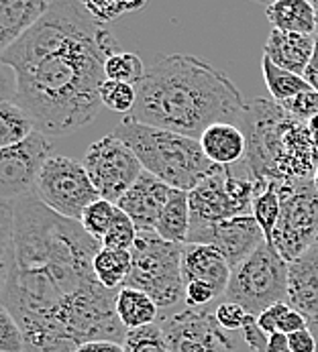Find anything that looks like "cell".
<instances>
[{"mask_svg":"<svg viewBox=\"0 0 318 352\" xmlns=\"http://www.w3.org/2000/svg\"><path fill=\"white\" fill-rule=\"evenodd\" d=\"M133 254L131 251H114V249H100L94 258V273L98 281L106 289L120 292L131 275Z\"/></svg>","mask_w":318,"mask_h":352,"instance_id":"24","label":"cell"},{"mask_svg":"<svg viewBox=\"0 0 318 352\" xmlns=\"http://www.w3.org/2000/svg\"><path fill=\"white\" fill-rule=\"evenodd\" d=\"M315 188L318 190V169H317V173H315Z\"/></svg>","mask_w":318,"mask_h":352,"instance_id":"48","label":"cell"},{"mask_svg":"<svg viewBox=\"0 0 318 352\" xmlns=\"http://www.w3.org/2000/svg\"><path fill=\"white\" fill-rule=\"evenodd\" d=\"M137 226L133 224V220L116 206V214L114 220L103 239V247L105 249H114V251H133L135 241H137Z\"/></svg>","mask_w":318,"mask_h":352,"instance_id":"29","label":"cell"},{"mask_svg":"<svg viewBox=\"0 0 318 352\" xmlns=\"http://www.w3.org/2000/svg\"><path fill=\"white\" fill-rule=\"evenodd\" d=\"M82 4L103 25L112 23V21H118V19H123L129 12L145 8V2H118V0H114V2H106V0H100V2H82Z\"/></svg>","mask_w":318,"mask_h":352,"instance_id":"33","label":"cell"},{"mask_svg":"<svg viewBox=\"0 0 318 352\" xmlns=\"http://www.w3.org/2000/svg\"><path fill=\"white\" fill-rule=\"evenodd\" d=\"M312 247H318V234H317V241H315V245Z\"/></svg>","mask_w":318,"mask_h":352,"instance_id":"49","label":"cell"},{"mask_svg":"<svg viewBox=\"0 0 318 352\" xmlns=\"http://www.w3.org/2000/svg\"><path fill=\"white\" fill-rule=\"evenodd\" d=\"M290 338V346L292 352H317L318 342L315 332L310 328H304L300 332H294L288 336Z\"/></svg>","mask_w":318,"mask_h":352,"instance_id":"41","label":"cell"},{"mask_svg":"<svg viewBox=\"0 0 318 352\" xmlns=\"http://www.w3.org/2000/svg\"><path fill=\"white\" fill-rule=\"evenodd\" d=\"M103 243L76 220L27 194L2 201V305L25 336V352H74L88 342L123 344L116 294L94 273Z\"/></svg>","mask_w":318,"mask_h":352,"instance_id":"1","label":"cell"},{"mask_svg":"<svg viewBox=\"0 0 318 352\" xmlns=\"http://www.w3.org/2000/svg\"><path fill=\"white\" fill-rule=\"evenodd\" d=\"M131 254L133 267L125 287L147 294L159 309L184 300V245L163 241L156 230H141Z\"/></svg>","mask_w":318,"mask_h":352,"instance_id":"6","label":"cell"},{"mask_svg":"<svg viewBox=\"0 0 318 352\" xmlns=\"http://www.w3.org/2000/svg\"><path fill=\"white\" fill-rule=\"evenodd\" d=\"M100 100H103V106L110 108L112 112L129 116L137 102V88L123 84V82L106 80L100 88Z\"/></svg>","mask_w":318,"mask_h":352,"instance_id":"32","label":"cell"},{"mask_svg":"<svg viewBox=\"0 0 318 352\" xmlns=\"http://www.w3.org/2000/svg\"><path fill=\"white\" fill-rule=\"evenodd\" d=\"M282 201L279 190L273 182H255V200H253V216L259 222L265 234V241L271 245V236L275 230V224L279 220Z\"/></svg>","mask_w":318,"mask_h":352,"instance_id":"27","label":"cell"},{"mask_svg":"<svg viewBox=\"0 0 318 352\" xmlns=\"http://www.w3.org/2000/svg\"><path fill=\"white\" fill-rule=\"evenodd\" d=\"M35 194L53 212L76 222L82 220L88 206L100 200L84 163L63 155H55L45 163Z\"/></svg>","mask_w":318,"mask_h":352,"instance_id":"9","label":"cell"},{"mask_svg":"<svg viewBox=\"0 0 318 352\" xmlns=\"http://www.w3.org/2000/svg\"><path fill=\"white\" fill-rule=\"evenodd\" d=\"M279 106H282L284 110H288L290 114H294L298 120L308 122L310 118L318 116V92L317 90L302 92V94H298V96L292 98V100L282 102Z\"/></svg>","mask_w":318,"mask_h":352,"instance_id":"35","label":"cell"},{"mask_svg":"<svg viewBox=\"0 0 318 352\" xmlns=\"http://www.w3.org/2000/svg\"><path fill=\"white\" fill-rule=\"evenodd\" d=\"M214 318H216V322H218L226 332H233V330H243V326H245L249 314H247V309L241 307L239 303L222 302L216 305Z\"/></svg>","mask_w":318,"mask_h":352,"instance_id":"36","label":"cell"},{"mask_svg":"<svg viewBox=\"0 0 318 352\" xmlns=\"http://www.w3.org/2000/svg\"><path fill=\"white\" fill-rule=\"evenodd\" d=\"M308 328H310V330L315 332V336H317V342H318V322H312V324H308ZM317 352H318V349H317Z\"/></svg>","mask_w":318,"mask_h":352,"instance_id":"46","label":"cell"},{"mask_svg":"<svg viewBox=\"0 0 318 352\" xmlns=\"http://www.w3.org/2000/svg\"><path fill=\"white\" fill-rule=\"evenodd\" d=\"M267 19L273 29L284 33L315 35L317 12L308 0H275L267 6Z\"/></svg>","mask_w":318,"mask_h":352,"instance_id":"21","label":"cell"},{"mask_svg":"<svg viewBox=\"0 0 318 352\" xmlns=\"http://www.w3.org/2000/svg\"><path fill=\"white\" fill-rule=\"evenodd\" d=\"M224 302L239 303L255 318L275 303L288 302V263L269 243H264L233 269Z\"/></svg>","mask_w":318,"mask_h":352,"instance_id":"7","label":"cell"},{"mask_svg":"<svg viewBox=\"0 0 318 352\" xmlns=\"http://www.w3.org/2000/svg\"><path fill=\"white\" fill-rule=\"evenodd\" d=\"M52 141L41 133H33L23 143L0 149V196L12 201L33 194L45 163L52 159Z\"/></svg>","mask_w":318,"mask_h":352,"instance_id":"12","label":"cell"},{"mask_svg":"<svg viewBox=\"0 0 318 352\" xmlns=\"http://www.w3.org/2000/svg\"><path fill=\"white\" fill-rule=\"evenodd\" d=\"M288 303L308 324L318 322V247L288 265Z\"/></svg>","mask_w":318,"mask_h":352,"instance_id":"16","label":"cell"},{"mask_svg":"<svg viewBox=\"0 0 318 352\" xmlns=\"http://www.w3.org/2000/svg\"><path fill=\"white\" fill-rule=\"evenodd\" d=\"M158 311V303L139 289L123 287L116 294V316L127 332L156 324Z\"/></svg>","mask_w":318,"mask_h":352,"instance_id":"23","label":"cell"},{"mask_svg":"<svg viewBox=\"0 0 318 352\" xmlns=\"http://www.w3.org/2000/svg\"><path fill=\"white\" fill-rule=\"evenodd\" d=\"M237 126L247 141L243 163L255 182L277 186L315 182L318 149L308 124L277 102L267 98L247 102Z\"/></svg>","mask_w":318,"mask_h":352,"instance_id":"4","label":"cell"},{"mask_svg":"<svg viewBox=\"0 0 318 352\" xmlns=\"http://www.w3.org/2000/svg\"><path fill=\"white\" fill-rule=\"evenodd\" d=\"M245 104L222 69L194 55L173 53L147 69L137 86L131 116L143 124L200 141L216 122L239 124Z\"/></svg>","mask_w":318,"mask_h":352,"instance_id":"3","label":"cell"},{"mask_svg":"<svg viewBox=\"0 0 318 352\" xmlns=\"http://www.w3.org/2000/svg\"><path fill=\"white\" fill-rule=\"evenodd\" d=\"M35 133V124L27 116V112L8 98L0 102V149L23 143Z\"/></svg>","mask_w":318,"mask_h":352,"instance_id":"26","label":"cell"},{"mask_svg":"<svg viewBox=\"0 0 318 352\" xmlns=\"http://www.w3.org/2000/svg\"><path fill=\"white\" fill-rule=\"evenodd\" d=\"M74 352H125L123 344L116 342H108V340H100V342H88Z\"/></svg>","mask_w":318,"mask_h":352,"instance_id":"42","label":"cell"},{"mask_svg":"<svg viewBox=\"0 0 318 352\" xmlns=\"http://www.w3.org/2000/svg\"><path fill=\"white\" fill-rule=\"evenodd\" d=\"M226 175H229V167L216 165V169L198 188L188 192V198H190V234L188 236L198 234L218 222L239 216L233 198L226 190Z\"/></svg>","mask_w":318,"mask_h":352,"instance_id":"14","label":"cell"},{"mask_svg":"<svg viewBox=\"0 0 318 352\" xmlns=\"http://www.w3.org/2000/svg\"><path fill=\"white\" fill-rule=\"evenodd\" d=\"M118 43L82 2L59 0L0 61L14 74V98L35 131L70 135L94 120L103 106L106 61Z\"/></svg>","mask_w":318,"mask_h":352,"instance_id":"2","label":"cell"},{"mask_svg":"<svg viewBox=\"0 0 318 352\" xmlns=\"http://www.w3.org/2000/svg\"><path fill=\"white\" fill-rule=\"evenodd\" d=\"M52 4V0H0V53L33 29Z\"/></svg>","mask_w":318,"mask_h":352,"instance_id":"19","label":"cell"},{"mask_svg":"<svg viewBox=\"0 0 318 352\" xmlns=\"http://www.w3.org/2000/svg\"><path fill=\"white\" fill-rule=\"evenodd\" d=\"M161 330L169 352H235V338L206 307H186L169 316Z\"/></svg>","mask_w":318,"mask_h":352,"instance_id":"11","label":"cell"},{"mask_svg":"<svg viewBox=\"0 0 318 352\" xmlns=\"http://www.w3.org/2000/svg\"><path fill=\"white\" fill-rule=\"evenodd\" d=\"M315 37L317 35L284 33V31L271 29L267 43H265L264 55L267 59H271L277 67L304 78V72L315 53V43H317Z\"/></svg>","mask_w":318,"mask_h":352,"instance_id":"18","label":"cell"},{"mask_svg":"<svg viewBox=\"0 0 318 352\" xmlns=\"http://www.w3.org/2000/svg\"><path fill=\"white\" fill-rule=\"evenodd\" d=\"M145 74H147L145 63L137 53L118 51L106 61V80L123 82V84L137 88L143 82Z\"/></svg>","mask_w":318,"mask_h":352,"instance_id":"28","label":"cell"},{"mask_svg":"<svg viewBox=\"0 0 318 352\" xmlns=\"http://www.w3.org/2000/svg\"><path fill=\"white\" fill-rule=\"evenodd\" d=\"M243 340L245 344L251 349L253 352H267V344H269V336L265 334L264 330L259 328L257 324V318L255 316H249L245 326H243Z\"/></svg>","mask_w":318,"mask_h":352,"instance_id":"38","label":"cell"},{"mask_svg":"<svg viewBox=\"0 0 318 352\" xmlns=\"http://www.w3.org/2000/svg\"><path fill=\"white\" fill-rule=\"evenodd\" d=\"M265 241L264 230L255 216H235L224 222H218L211 228L188 236L186 245H209L220 252L231 269H237L247 261Z\"/></svg>","mask_w":318,"mask_h":352,"instance_id":"13","label":"cell"},{"mask_svg":"<svg viewBox=\"0 0 318 352\" xmlns=\"http://www.w3.org/2000/svg\"><path fill=\"white\" fill-rule=\"evenodd\" d=\"M156 232L163 241L173 245H186L190 234V198L188 192L171 190L169 200L159 214Z\"/></svg>","mask_w":318,"mask_h":352,"instance_id":"22","label":"cell"},{"mask_svg":"<svg viewBox=\"0 0 318 352\" xmlns=\"http://www.w3.org/2000/svg\"><path fill=\"white\" fill-rule=\"evenodd\" d=\"M171 188L156 175L143 171L135 186L116 201V206L133 220L137 230H156L159 214L169 200Z\"/></svg>","mask_w":318,"mask_h":352,"instance_id":"15","label":"cell"},{"mask_svg":"<svg viewBox=\"0 0 318 352\" xmlns=\"http://www.w3.org/2000/svg\"><path fill=\"white\" fill-rule=\"evenodd\" d=\"M125 352H169L161 324H151L145 328L129 330L123 342Z\"/></svg>","mask_w":318,"mask_h":352,"instance_id":"31","label":"cell"},{"mask_svg":"<svg viewBox=\"0 0 318 352\" xmlns=\"http://www.w3.org/2000/svg\"><path fill=\"white\" fill-rule=\"evenodd\" d=\"M304 328H308V320L288 303L286 311H284V314H282V318H279L277 332H282V334L290 336V334L300 332V330H304Z\"/></svg>","mask_w":318,"mask_h":352,"instance_id":"39","label":"cell"},{"mask_svg":"<svg viewBox=\"0 0 318 352\" xmlns=\"http://www.w3.org/2000/svg\"><path fill=\"white\" fill-rule=\"evenodd\" d=\"M312 6H315V12H317V33H318V0H312Z\"/></svg>","mask_w":318,"mask_h":352,"instance_id":"47","label":"cell"},{"mask_svg":"<svg viewBox=\"0 0 318 352\" xmlns=\"http://www.w3.org/2000/svg\"><path fill=\"white\" fill-rule=\"evenodd\" d=\"M233 269L226 258L209 245H184V281H204L218 296L226 294Z\"/></svg>","mask_w":318,"mask_h":352,"instance_id":"17","label":"cell"},{"mask_svg":"<svg viewBox=\"0 0 318 352\" xmlns=\"http://www.w3.org/2000/svg\"><path fill=\"white\" fill-rule=\"evenodd\" d=\"M315 39H317V43H315V53H312V59H310L306 72H304V80L310 84L312 90H317L318 92V33Z\"/></svg>","mask_w":318,"mask_h":352,"instance_id":"43","label":"cell"},{"mask_svg":"<svg viewBox=\"0 0 318 352\" xmlns=\"http://www.w3.org/2000/svg\"><path fill=\"white\" fill-rule=\"evenodd\" d=\"M216 298H218L216 289L209 283H204V281H188L186 283V296H184L186 307L202 309Z\"/></svg>","mask_w":318,"mask_h":352,"instance_id":"37","label":"cell"},{"mask_svg":"<svg viewBox=\"0 0 318 352\" xmlns=\"http://www.w3.org/2000/svg\"><path fill=\"white\" fill-rule=\"evenodd\" d=\"M0 352H25L23 330L4 305H0Z\"/></svg>","mask_w":318,"mask_h":352,"instance_id":"34","label":"cell"},{"mask_svg":"<svg viewBox=\"0 0 318 352\" xmlns=\"http://www.w3.org/2000/svg\"><path fill=\"white\" fill-rule=\"evenodd\" d=\"M308 131H310V137H312V141H315V145H317L318 149V116H315V118H310L308 122Z\"/></svg>","mask_w":318,"mask_h":352,"instance_id":"45","label":"cell"},{"mask_svg":"<svg viewBox=\"0 0 318 352\" xmlns=\"http://www.w3.org/2000/svg\"><path fill=\"white\" fill-rule=\"evenodd\" d=\"M112 135L133 149L147 173L171 190L192 192L216 169L198 139L143 124L131 114L114 126Z\"/></svg>","mask_w":318,"mask_h":352,"instance_id":"5","label":"cell"},{"mask_svg":"<svg viewBox=\"0 0 318 352\" xmlns=\"http://www.w3.org/2000/svg\"><path fill=\"white\" fill-rule=\"evenodd\" d=\"M282 212L275 224L271 247L290 265L308 249L318 234V190L315 182L277 186Z\"/></svg>","mask_w":318,"mask_h":352,"instance_id":"8","label":"cell"},{"mask_svg":"<svg viewBox=\"0 0 318 352\" xmlns=\"http://www.w3.org/2000/svg\"><path fill=\"white\" fill-rule=\"evenodd\" d=\"M84 167L103 200H120L145 171L133 149L114 135L94 141L84 157Z\"/></svg>","mask_w":318,"mask_h":352,"instance_id":"10","label":"cell"},{"mask_svg":"<svg viewBox=\"0 0 318 352\" xmlns=\"http://www.w3.org/2000/svg\"><path fill=\"white\" fill-rule=\"evenodd\" d=\"M267 352H292L290 346V338L282 332H275L269 336V344H267Z\"/></svg>","mask_w":318,"mask_h":352,"instance_id":"44","label":"cell"},{"mask_svg":"<svg viewBox=\"0 0 318 352\" xmlns=\"http://www.w3.org/2000/svg\"><path fill=\"white\" fill-rule=\"evenodd\" d=\"M286 307H288V302L275 303L269 309H265L262 316H257V324H259V328L264 330L267 336L277 332V324H279V318L286 311Z\"/></svg>","mask_w":318,"mask_h":352,"instance_id":"40","label":"cell"},{"mask_svg":"<svg viewBox=\"0 0 318 352\" xmlns=\"http://www.w3.org/2000/svg\"><path fill=\"white\" fill-rule=\"evenodd\" d=\"M204 155L218 167H233L245 159L247 141L243 131L231 122H216L200 137Z\"/></svg>","mask_w":318,"mask_h":352,"instance_id":"20","label":"cell"},{"mask_svg":"<svg viewBox=\"0 0 318 352\" xmlns=\"http://www.w3.org/2000/svg\"><path fill=\"white\" fill-rule=\"evenodd\" d=\"M114 214H116V204L108 200H96L92 206H88V210L84 212L80 224L84 226V230L96 239L98 243H103V239L106 236L112 220H114Z\"/></svg>","mask_w":318,"mask_h":352,"instance_id":"30","label":"cell"},{"mask_svg":"<svg viewBox=\"0 0 318 352\" xmlns=\"http://www.w3.org/2000/svg\"><path fill=\"white\" fill-rule=\"evenodd\" d=\"M262 69H264V78H265V86L271 94L273 102L282 104V102L292 100L296 98L298 94L302 92H308L312 90L310 84L302 78V76H296L292 72H286L282 67H277L271 59L267 57H262Z\"/></svg>","mask_w":318,"mask_h":352,"instance_id":"25","label":"cell"}]
</instances>
